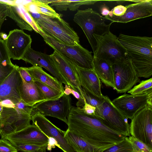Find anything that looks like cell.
Returning a JSON list of instances; mask_svg holds the SVG:
<instances>
[{"instance_id": "1", "label": "cell", "mask_w": 152, "mask_h": 152, "mask_svg": "<svg viewBox=\"0 0 152 152\" xmlns=\"http://www.w3.org/2000/svg\"><path fill=\"white\" fill-rule=\"evenodd\" d=\"M67 119V129L102 152L126 137L108 127L101 118L85 114L82 108L72 106Z\"/></svg>"}, {"instance_id": "2", "label": "cell", "mask_w": 152, "mask_h": 152, "mask_svg": "<svg viewBox=\"0 0 152 152\" xmlns=\"http://www.w3.org/2000/svg\"><path fill=\"white\" fill-rule=\"evenodd\" d=\"M118 41L126 50L139 77L152 75V37L120 34Z\"/></svg>"}, {"instance_id": "3", "label": "cell", "mask_w": 152, "mask_h": 152, "mask_svg": "<svg viewBox=\"0 0 152 152\" xmlns=\"http://www.w3.org/2000/svg\"><path fill=\"white\" fill-rule=\"evenodd\" d=\"M29 13V12H28ZM39 28L59 42L70 45L80 44L79 37L69 23L61 18L29 13Z\"/></svg>"}, {"instance_id": "4", "label": "cell", "mask_w": 152, "mask_h": 152, "mask_svg": "<svg viewBox=\"0 0 152 152\" xmlns=\"http://www.w3.org/2000/svg\"><path fill=\"white\" fill-rule=\"evenodd\" d=\"M73 20L82 28L92 48L94 53L96 47L94 34L102 36L110 31L111 22L107 24L105 19L91 8L77 10Z\"/></svg>"}, {"instance_id": "5", "label": "cell", "mask_w": 152, "mask_h": 152, "mask_svg": "<svg viewBox=\"0 0 152 152\" xmlns=\"http://www.w3.org/2000/svg\"><path fill=\"white\" fill-rule=\"evenodd\" d=\"M39 30V34L45 43L70 60L75 66L83 69H94V57L91 52L80 44L70 45L61 43Z\"/></svg>"}, {"instance_id": "6", "label": "cell", "mask_w": 152, "mask_h": 152, "mask_svg": "<svg viewBox=\"0 0 152 152\" xmlns=\"http://www.w3.org/2000/svg\"><path fill=\"white\" fill-rule=\"evenodd\" d=\"M93 36L96 42L93 57L105 60L112 65L128 58L126 50L118 37L110 31L102 36L94 34Z\"/></svg>"}, {"instance_id": "7", "label": "cell", "mask_w": 152, "mask_h": 152, "mask_svg": "<svg viewBox=\"0 0 152 152\" xmlns=\"http://www.w3.org/2000/svg\"><path fill=\"white\" fill-rule=\"evenodd\" d=\"M131 120L130 134L152 149V104L140 110Z\"/></svg>"}, {"instance_id": "8", "label": "cell", "mask_w": 152, "mask_h": 152, "mask_svg": "<svg viewBox=\"0 0 152 152\" xmlns=\"http://www.w3.org/2000/svg\"><path fill=\"white\" fill-rule=\"evenodd\" d=\"M0 118L1 138L20 131L31 125V115L15 106L14 108L3 107Z\"/></svg>"}, {"instance_id": "9", "label": "cell", "mask_w": 152, "mask_h": 152, "mask_svg": "<svg viewBox=\"0 0 152 152\" xmlns=\"http://www.w3.org/2000/svg\"><path fill=\"white\" fill-rule=\"evenodd\" d=\"M72 106L70 96L64 94L57 99L44 101L34 105L31 116L40 113L45 116L56 118L67 125V117Z\"/></svg>"}, {"instance_id": "10", "label": "cell", "mask_w": 152, "mask_h": 152, "mask_svg": "<svg viewBox=\"0 0 152 152\" xmlns=\"http://www.w3.org/2000/svg\"><path fill=\"white\" fill-rule=\"evenodd\" d=\"M100 113V118L110 128L125 137L130 136L128 119L114 105L107 96L103 95Z\"/></svg>"}, {"instance_id": "11", "label": "cell", "mask_w": 152, "mask_h": 152, "mask_svg": "<svg viewBox=\"0 0 152 152\" xmlns=\"http://www.w3.org/2000/svg\"><path fill=\"white\" fill-rule=\"evenodd\" d=\"M115 89L118 93H126L140 82L130 59L112 65Z\"/></svg>"}, {"instance_id": "12", "label": "cell", "mask_w": 152, "mask_h": 152, "mask_svg": "<svg viewBox=\"0 0 152 152\" xmlns=\"http://www.w3.org/2000/svg\"><path fill=\"white\" fill-rule=\"evenodd\" d=\"M112 102L126 118L131 119L140 110L152 104V92L136 95L125 93Z\"/></svg>"}, {"instance_id": "13", "label": "cell", "mask_w": 152, "mask_h": 152, "mask_svg": "<svg viewBox=\"0 0 152 152\" xmlns=\"http://www.w3.org/2000/svg\"><path fill=\"white\" fill-rule=\"evenodd\" d=\"M32 124L37 126L48 137L54 139L64 152H75L64 137L65 131L57 127L44 115L37 113L31 116Z\"/></svg>"}, {"instance_id": "14", "label": "cell", "mask_w": 152, "mask_h": 152, "mask_svg": "<svg viewBox=\"0 0 152 152\" xmlns=\"http://www.w3.org/2000/svg\"><path fill=\"white\" fill-rule=\"evenodd\" d=\"M5 41L10 58L20 60L31 47L32 39L22 30L15 29L10 31Z\"/></svg>"}, {"instance_id": "15", "label": "cell", "mask_w": 152, "mask_h": 152, "mask_svg": "<svg viewBox=\"0 0 152 152\" xmlns=\"http://www.w3.org/2000/svg\"><path fill=\"white\" fill-rule=\"evenodd\" d=\"M21 59L33 66H38L44 68L60 83L70 86L50 55L35 51L30 47L27 50Z\"/></svg>"}, {"instance_id": "16", "label": "cell", "mask_w": 152, "mask_h": 152, "mask_svg": "<svg viewBox=\"0 0 152 152\" xmlns=\"http://www.w3.org/2000/svg\"><path fill=\"white\" fill-rule=\"evenodd\" d=\"M125 14L117 16L114 15L104 18L111 22L126 23L132 21L151 16L152 15V1L140 0L139 2L127 5Z\"/></svg>"}, {"instance_id": "17", "label": "cell", "mask_w": 152, "mask_h": 152, "mask_svg": "<svg viewBox=\"0 0 152 152\" xmlns=\"http://www.w3.org/2000/svg\"><path fill=\"white\" fill-rule=\"evenodd\" d=\"M4 138L12 144L47 145L49 139L37 126L30 125L24 129L8 135Z\"/></svg>"}, {"instance_id": "18", "label": "cell", "mask_w": 152, "mask_h": 152, "mask_svg": "<svg viewBox=\"0 0 152 152\" xmlns=\"http://www.w3.org/2000/svg\"><path fill=\"white\" fill-rule=\"evenodd\" d=\"M50 56L74 90L78 91L83 99V89L75 65L58 52L54 50Z\"/></svg>"}, {"instance_id": "19", "label": "cell", "mask_w": 152, "mask_h": 152, "mask_svg": "<svg viewBox=\"0 0 152 152\" xmlns=\"http://www.w3.org/2000/svg\"><path fill=\"white\" fill-rule=\"evenodd\" d=\"M16 65L11 72L0 84V102L6 99L16 104L21 100L20 89L23 79Z\"/></svg>"}, {"instance_id": "20", "label": "cell", "mask_w": 152, "mask_h": 152, "mask_svg": "<svg viewBox=\"0 0 152 152\" xmlns=\"http://www.w3.org/2000/svg\"><path fill=\"white\" fill-rule=\"evenodd\" d=\"M75 67L81 86L93 95L102 97L101 81L94 69H83L75 65Z\"/></svg>"}, {"instance_id": "21", "label": "cell", "mask_w": 152, "mask_h": 152, "mask_svg": "<svg viewBox=\"0 0 152 152\" xmlns=\"http://www.w3.org/2000/svg\"><path fill=\"white\" fill-rule=\"evenodd\" d=\"M24 68L34 81L39 82L64 93V88L62 84L55 77L45 72L42 67L33 66Z\"/></svg>"}, {"instance_id": "22", "label": "cell", "mask_w": 152, "mask_h": 152, "mask_svg": "<svg viewBox=\"0 0 152 152\" xmlns=\"http://www.w3.org/2000/svg\"><path fill=\"white\" fill-rule=\"evenodd\" d=\"M21 100L27 105L33 106L37 103L45 101L35 82L27 83L23 79L20 89Z\"/></svg>"}, {"instance_id": "23", "label": "cell", "mask_w": 152, "mask_h": 152, "mask_svg": "<svg viewBox=\"0 0 152 152\" xmlns=\"http://www.w3.org/2000/svg\"><path fill=\"white\" fill-rule=\"evenodd\" d=\"M94 70L106 86L115 88L112 64L109 61L93 57Z\"/></svg>"}, {"instance_id": "24", "label": "cell", "mask_w": 152, "mask_h": 152, "mask_svg": "<svg viewBox=\"0 0 152 152\" xmlns=\"http://www.w3.org/2000/svg\"><path fill=\"white\" fill-rule=\"evenodd\" d=\"M64 137L75 152H99L92 145L68 129L65 131Z\"/></svg>"}, {"instance_id": "25", "label": "cell", "mask_w": 152, "mask_h": 152, "mask_svg": "<svg viewBox=\"0 0 152 152\" xmlns=\"http://www.w3.org/2000/svg\"><path fill=\"white\" fill-rule=\"evenodd\" d=\"M24 5L29 13H38L58 18H61V15L57 13L48 4L42 2L40 0L28 1Z\"/></svg>"}, {"instance_id": "26", "label": "cell", "mask_w": 152, "mask_h": 152, "mask_svg": "<svg viewBox=\"0 0 152 152\" xmlns=\"http://www.w3.org/2000/svg\"><path fill=\"white\" fill-rule=\"evenodd\" d=\"M98 1L95 0H51L50 6H54L57 10L61 11H66L67 8L71 11H75L78 10L81 5L94 4Z\"/></svg>"}, {"instance_id": "27", "label": "cell", "mask_w": 152, "mask_h": 152, "mask_svg": "<svg viewBox=\"0 0 152 152\" xmlns=\"http://www.w3.org/2000/svg\"><path fill=\"white\" fill-rule=\"evenodd\" d=\"M7 16L14 20L22 30L32 31V28L26 21L18 4L15 3L12 5L9 4Z\"/></svg>"}, {"instance_id": "28", "label": "cell", "mask_w": 152, "mask_h": 152, "mask_svg": "<svg viewBox=\"0 0 152 152\" xmlns=\"http://www.w3.org/2000/svg\"><path fill=\"white\" fill-rule=\"evenodd\" d=\"M83 95L85 102L95 107V116L100 118V109L103 101V95L102 97L97 96L82 87Z\"/></svg>"}, {"instance_id": "29", "label": "cell", "mask_w": 152, "mask_h": 152, "mask_svg": "<svg viewBox=\"0 0 152 152\" xmlns=\"http://www.w3.org/2000/svg\"><path fill=\"white\" fill-rule=\"evenodd\" d=\"M43 96L45 100L57 99L62 96L63 92L58 91L38 82H35Z\"/></svg>"}, {"instance_id": "30", "label": "cell", "mask_w": 152, "mask_h": 152, "mask_svg": "<svg viewBox=\"0 0 152 152\" xmlns=\"http://www.w3.org/2000/svg\"><path fill=\"white\" fill-rule=\"evenodd\" d=\"M152 92V78L142 80L128 91L132 95L144 94Z\"/></svg>"}, {"instance_id": "31", "label": "cell", "mask_w": 152, "mask_h": 152, "mask_svg": "<svg viewBox=\"0 0 152 152\" xmlns=\"http://www.w3.org/2000/svg\"><path fill=\"white\" fill-rule=\"evenodd\" d=\"M126 137L121 141L102 152H132L133 148L128 139Z\"/></svg>"}, {"instance_id": "32", "label": "cell", "mask_w": 152, "mask_h": 152, "mask_svg": "<svg viewBox=\"0 0 152 152\" xmlns=\"http://www.w3.org/2000/svg\"><path fill=\"white\" fill-rule=\"evenodd\" d=\"M128 139L133 148L132 152H152V149L146 144L132 136Z\"/></svg>"}, {"instance_id": "33", "label": "cell", "mask_w": 152, "mask_h": 152, "mask_svg": "<svg viewBox=\"0 0 152 152\" xmlns=\"http://www.w3.org/2000/svg\"><path fill=\"white\" fill-rule=\"evenodd\" d=\"M12 144L18 151L23 152H37L41 149L46 151L47 147V145H40L28 144Z\"/></svg>"}, {"instance_id": "34", "label": "cell", "mask_w": 152, "mask_h": 152, "mask_svg": "<svg viewBox=\"0 0 152 152\" xmlns=\"http://www.w3.org/2000/svg\"><path fill=\"white\" fill-rule=\"evenodd\" d=\"M16 66L12 63H0V84L11 72Z\"/></svg>"}, {"instance_id": "35", "label": "cell", "mask_w": 152, "mask_h": 152, "mask_svg": "<svg viewBox=\"0 0 152 152\" xmlns=\"http://www.w3.org/2000/svg\"><path fill=\"white\" fill-rule=\"evenodd\" d=\"M26 21L35 31L39 33L40 30L34 20L26 9L24 4H18Z\"/></svg>"}, {"instance_id": "36", "label": "cell", "mask_w": 152, "mask_h": 152, "mask_svg": "<svg viewBox=\"0 0 152 152\" xmlns=\"http://www.w3.org/2000/svg\"><path fill=\"white\" fill-rule=\"evenodd\" d=\"M11 63L10 58L7 50L5 40L0 38V63Z\"/></svg>"}, {"instance_id": "37", "label": "cell", "mask_w": 152, "mask_h": 152, "mask_svg": "<svg viewBox=\"0 0 152 152\" xmlns=\"http://www.w3.org/2000/svg\"><path fill=\"white\" fill-rule=\"evenodd\" d=\"M15 148L5 138L0 139V152H18Z\"/></svg>"}, {"instance_id": "38", "label": "cell", "mask_w": 152, "mask_h": 152, "mask_svg": "<svg viewBox=\"0 0 152 152\" xmlns=\"http://www.w3.org/2000/svg\"><path fill=\"white\" fill-rule=\"evenodd\" d=\"M9 4L3 1H0V33L2 25L7 16Z\"/></svg>"}, {"instance_id": "39", "label": "cell", "mask_w": 152, "mask_h": 152, "mask_svg": "<svg viewBox=\"0 0 152 152\" xmlns=\"http://www.w3.org/2000/svg\"><path fill=\"white\" fill-rule=\"evenodd\" d=\"M18 69L22 79L25 82L27 83H30L34 81L24 67L18 66Z\"/></svg>"}, {"instance_id": "40", "label": "cell", "mask_w": 152, "mask_h": 152, "mask_svg": "<svg viewBox=\"0 0 152 152\" xmlns=\"http://www.w3.org/2000/svg\"><path fill=\"white\" fill-rule=\"evenodd\" d=\"M126 10V8L125 6L122 5H118L114 7L111 11L112 12L113 15L120 16L123 15L125 14Z\"/></svg>"}, {"instance_id": "41", "label": "cell", "mask_w": 152, "mask_h": 152, "mask_svg": "<svg viewBox=\"0 0 152 152\" xmlns=\"http://www.w3.org/2000/svg\"><path fill=\"white\" fill-rule=\"evenodd\" d=\"M71 94L78 100L76 104L77 107L82 108L86 102L78 91H75L72 88Z\"/></svg>"}, {"instance_id": "42", "label": "cell", "mask_w": 152, "mask_h": 152, "mask_svg": "<svg viewBox=\"0 0 152 152\" xmlns=\"http://www.w3.org/2000/svg\"><path fill=\"white\" fill-rule=\"evenodd\" d=\"M82 109L85 114L95 116V113L96 110L95 107L86 102L85 103L84 105L82 108Z\"/></svg>"}, {"instance_id": "43", "label": "cell", "mask_w": 152, "mask_h": 152, "mask_svg": "<svg viewBox=\"0 0 152 152\" xmlns=\"http://www.w3.org/2000/svg\"><path fill=\"white\" fill-rule=\"evenodd\" d=\"M48 142L47 149L48 151H51L52 148H54L56 146L61 149V148L58 143L57 141L53 138L48 137Z\"/></svg>"}, {"instance_id": "44", "label": "cell", "mask_w": 152, "mask_h": 152, "mask_svg": "<svg viewBox=\"0 0 152 152\" xmlns=\"http://www.w3.org/2000/svg\"><path fill=\"white\" fill-rule=\"evenodd\" d=\"M101 14L104 16L108 15L110 11L109 8L105 4L101 5L99 8Z\"/></svg>"}, {"instance_id": "45", "label": "cell", "mask_w": 152, "mask_h": 152, "mask_svg": "<svg viewBox=\"0 0 152 152\" xmlns=\"http://www.w3.org/2000/svg\"><path fill=\"white\" fill-rule=\"evenodd\" d=\"M0 102L3 107L11 108H14L15 107V104L10 100H4Z\"/></svg>"}, {"instance_id": "46", "label": "cell", "mask_w": 152, "mask_h": 152, "mask_svg": "<svg viewBox=\"0 0 152 152\" xmlns=\"http://www.w3.org/2000/svg\"><path fill=\"white\" fill-rule=\"evenodd\" d=\"M72 88L70 86L65 85L64 88V93L67 95H69L71 94Z\"/></svg>"}, {"instance_id": "47", "label": "cell", "mask_w": 152, "mask_h": 152, "mask_svg": "<svg viewBox=\"0 0 152 152\" xmlns=\"http://www.w3.org/2000/svg\"><path fill=\"white\" fill-rule=\"evenodd\" d=\"M0 35L2 39L4 40L7 38L8 36L6 34L3 33H0Z\"/></svg>"}, {"instance_id": "48", "label": "cell", "mask_w": 152, "mask_h": 152, "mask_svg": "<svg viewBox=\"0 0 152 152\" xmlns=\"http://www.w3.org/2000/svg\"><path fill=\"white\" fill-rule=\"evenodd\" d=\"M127 1H115L116 3L118 4V5H122L125 2Z\"/></svg>"}, {"instance_id": "49", "label": "cell", "mask_w": 152, "mask_h": 152, "mask_svg": "<svg viewBox=\"0 0 152 152\" xmlns=\"http://www.w3.org/2000/svg\"><path fill=\"white\" fill-rule=\"evenodd\" d=\"M3 110V106L1 105L0 102V115Z\"/></svg>"}, {"instance_id": "50", "label": "cell", "mask_w": 152, "mask_h": 152, "mask_svg": "<svg viewBox=\"0 0 152 152\" xmlns=\"http://www.w3.org/2000/svg\"><path fill=\"white\" fill-rule=\"evenodd\" d=\"M46 151H45L44 150L42 149L40 150L39 151H38L37 152H45Z\"/></svg>"}, {"instance_id": "51", "label": "cell", "mask_w": 152, "mask_h": 152, "mask_svg": "<svg viewBox=\"0 0 152 152\" xmlns=\"http://www.w3.org/2000/svg\"></svg>"}]
</instances>
